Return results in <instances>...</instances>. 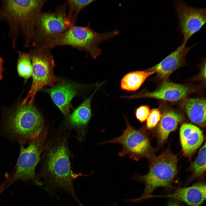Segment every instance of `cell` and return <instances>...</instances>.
<instances>
[{"label":"cell","instance_id":"obj_1","mask_svg":"<svg viewBox=\"0 0 206 206\" xmlns=\"http://www.w3.org/2000/svg\"><path fill=\"white\" fill-rule=\"evenodd\" d=\"M46 0H3L0 7V23L8 25L9 37L15 48L18 38L24 37L25 46L29 47L34 22Z\"/></svg>","mask_w":206,"mask_h":206},{"label":"cell","instance_id":"obj_2","mask_svg":"<svg viewBox=\"0 0 206 206\" xmlns=\"http://www.w3.org/2000/svg\"><path fill=\"white\" fill-rule=\"evenodd\" d=\"M42 177L47 186L53 190L68 192L80 204L74 189L68 150L64 141L56 143L49 150Z\"/></svg>","mask_w":206,"mask_h":206},{"label":"cell","instance_id":"obj_3","mask_svg":"<svg viewBox=\"0 0 206 206\" xmlns=\"http://www.w3.org/2000/svg\"><path fill=\"white\" fill-rule=\"evenodd\" d=\"M177 156L169 151H166L154 158L147 174L142 175L135 174L132 178L144 183L145 187L142 196L128 201L132 203L140 202L149 198L157 188L170 187L177 172Z\"/></svg>","mask_w":206,"mask_h":206},{"label":"cell","instance_id":"obj_4","mask_svg":"<svg viewBox=\"0 0 206 206\" xmlns=\"http://www.w3.org/2000/svg\"><path fill=\"white\" fill-rule=\"evenodd\" d=\"M118 30L100 33L86 26H71L59 37L46 46L51 49L56 46H68L84 50L94 59L100 55L102 51L99 45L118 34Z\"/></svg>","mask_w":206,"mask_h":206},{"label":"cell","instance_id":"obj_5","mask_svg":"<svg viewBox=\"0 0 206 206\" xmlns=\"http://www.w3.org/2000/svg\"><path fill=\"white\" fill-rule=\"evenodd\" d=\"M67 8L66 3L54 11L39 13L33 25L30 46L45 45L74 25Z\"/></svg>","mask_w":206,"mask_h":206},{"label":"cell","instance_id":"obj_6","mask_svg":"<svg viewBox=\"0 0 206 206\" xmlns=\"http://www.w3.org/2000/svg\"><path fill=\"white\" fill-rule=\"evenodd\" d=\"M33 47L29 53L32 66V84L21 105L26 104L28 101V104H32L36 94L44 87H53L56 83L61 81L54 74L55 64L50 49L43 46Z\"/></svg>","mask_w":206,"mask_h":206},{"label":"cell","instance_id":"obj_7","mask_svg":"<svg viewBox=\"0 0 206 206\" xmlns=\"http://www.w3.org/2000/svg\"><path fill=\"white\" fill-rule=\"evenodd\" d=\"M7 131L21 142L31 141L43 132V120L32 104L21 105L11 113L6 121Z\"/></svg>","mask_w":206,"mask_h":206},{"label":"cell","instance_id":"obj_8","mask_svg":"<svg viewBox=\"0 0 206 206\" xmlns=\"http://www.w3.org/2000/svg\"><path fill=\"white\" fill-rule=\"evenodd\" d=\"M45 132H43L38 137L31 141L28 146L24 148L21 145L19 157L15 171L11 177L8 187L18 180L31 181L40 185L36 177L35 170L40 159L45 140Z\"/></svg>","mask_w":206,"mask_h":206},{"label":"cell","instance_id":"obj_9","mask_svg":"<svg viewBox=\"0 0 206 206\" xmlns=\"http://www.w3.org/2000/svg\"><path fill=\"white\" fill-rule=\"evenodd\" d=\"M126 128L120 136L100 144L115 143L121 145L122 150L119 153L121 157L128 156L135 161L145 156L150 147L149 140L147 136L140 129L133 127L125 118Z\"/></svg>","mask_w":206,"mask_h":206},{"label":"cell","instance_id":"obj_10","mask_svg":"<svg viewBox=\"0 0 206 206\" xmlns=\"http://www.w3.org/2000/svg\"><path fill=\"white\" fill-rule=\"evenodd\" d=\"M174 4L177 15L179 29L183 36L182 43L186 45L190 38L205 24L206 9L189 6L181 0L175 1Z\"/></svg>","mask_w":206,"mask_h":206},{"label":"cell","instance_id":"obj_11","mask_svg":"<svg viewBox=\"0 0 206 206\" xmlns=\"http://www.w3.org/2000/svg\"><path fill=\"white\" fill-rule=\"evenodd\" d=\"M196 45L188 47L182 43L160 62L147 70L155 72L160 79H167L174 71L185 64L187 55Z\"/></svg>","mask_w":206,"mask_h":206},{"label":"cell","instance_id":"obj_12","mask_svg":"<svg viewBox=\"0 0 206 206\" xmlns=\"http://www.w3.org/2000/svg\"><path fill=\"white\" fill-rule=\"evenodd\" d=\"M187 86L170 82H165L155 90L151 92L139 93L129 98H148L169 102H175L185 97L190 92Z\"/></svg>","mask_w":206,"mask_h":206},{"label":"cell","instance_id":"obj_13","mask_svg":"<svg viewBox=\"0 0 206 206\" xmlns=\"http://www.w3.org/2000/svg\"><path fill=\"white\" fill-rule=\"evenodd\" d=\"M45 90L62 113L66 116L69 114L71 102L78 92L76 86L68 83H62Z\"/></svg>","mask_w":206,"mask_h":206},{"label":"cell","instance_id":"obj_14","mask_svg":"<svg viewBox=\"0 0 206 206\" xmlns=\"http://www.w3.org/2000/svg\"><path fill=\"white\" fill-rule=\"evenodd\" d=\"M180 140L184 153L190 156L202 144L204 137L197 126L189 123L182 124L180 129Z\"/></svg>","mask_w":206,"mask_h":206},{"label":"cell","instance_id":"obj_15","mask_svg":"<svg viewBox=\"0 0 206 206\" xmlns=\"http://www.w3.org/2000/svg\"><path fill=\"white\" fill-rule=\"evenodd\" d=\"M167 197L184 202L190 206H199L206 199V185L199 183L180 188Z\"/></svg>","mask_w":206,"mask_h":206},{"label":"cell","instance_id":"obj_16","mask_svg":"<svg viewBox=\"0 0 206 206\" xmlns=\"http://www.w3.org/2000/svg\"><path fill=\"white\" fill-rule=\"evenodd\" d=\"M183 106L190 120L201 127L206 124V100L202 98H190L186 99Z\"/></svg>","mask_w":206,"mask_h":206},{"label":"cell","instance_id":"obj_17","mask_svg":"<svg viewBox=\"0 0 206 206\" xmlns=\"http://www.w3.org/2000/svg\"><path fill=\"white\" fill-rule=\"evenodd\" d=\"M183 119L180 113L172 110L165 112L162 115L157 129L160 142L162 143L168 138L170 133L175 130Z\"/></svg>","mask_w":206,"mask_h":206},{"label":"cell","instance_id":"obj_18","mask_svg":"<svg viewBox=\"0 0 206 206\" xmlns=\"http://www.w3.org/2000/svg\"><path fill=\"white\" fill-rule=\"evenodd\" d=\"M155 73L148 70L137 71L129 73L122 78L120 83L121 88L128 91H134L138 89L146 79Z\"/></svg>","mask_w":206,"mask_h":206},{"label":"cell","instance_id":"obj_19","mask_svg":"<svg viewBox=\"0 0 206 206\" xmlns=\"http://www.w3.org/2000/svg\"><path fill=\"white\" fill-rule=\"evenodd\" d=\"M100 86L73 112L70 117L71 123L74 125L80 126L88 124L91 117V104L92 98Z\"/></svg>","mask_w":206,"mask_h":206},{"label":"cell","instance_id":"obj_20","mask_svg":"<svg viewBox=\"0 0 206 206\" xmlns=\"http://www.w3.org/2000/svg\"><path fill=\"white\" fill-rule=\"evenodd\" d=\"M191 170L192 174L190 180H192L201 177L206 171V144L200 149L198 156L191 165Z\"/></svg>","mask_w":206,"mask_h":206},{"label":"cell","instance_id":"obj_21","mask_svg":"<svg viewBox=\"0 0 206 206\" xmlns=\"http://www.w3.org/2000/svg\"><path fill=\"white\" fill-rule=\"evenodd\" d=\"M19 75L27 79L32 75V66L29 53L19 52L17 63Z\"/></svg>","mask_w":206,"mask_h":206},{"label":"cell","instance_id":"obj_22","mask_svg":"<svg viewBox=\"0 0 206 206\" xmlns=\"http://www.w3.org/2000/svg\"><path fill=\"white\" fill-rule=\"evenodd\" d=\"M94 0H70L66 2L68 16L74 24L78 16L86 7L94 1Z\"/></svg>","mask_w":206,"mask_h":206},{"label":"cell","instance_id":"obj_23","mask_svg":"<svg viewBox=\"0 0 206 206\" xmlns=\"http://www.w3.org/2000/svg\"><path fill=\"white\" fill-rule=\"evenodd\" d=\"M162 115L160 110L157 108L152 109L148 117L146 122V127L149 129L154 128L159 123Z\"/></svg>","mask_w":206,"mask_h":206},{"label":"cell","instance_id":"obj_24","mask_svg":"<svg viewBox=\"0 0 206 206\" xmlns=\"http://www.w3.org/2000/svg\"><path fill=\"white\" fill-rule=\"evenodd\" d=\"M150 112V109L148 106H141L136 109V117L139 121L143 122L147 120Z\"/></svg>","mask_w":206,"mask_h":206},{"label":"cell","instance_id":"obj_25","mask_svg":"<svg viewBox=\"0 0 206 206\" xmlns=\"http://www.w3.org/2000/svg\"><path fill=\"white\" fill-rule=\"evenodd\" d=\"M10 178L9 177L6 179L0 185V195L1 193L6 189L7 185L10 182Z\"/></svg>","mask_w":206,"mask_h":206},{"label":"cell","instance_id":"obj_26","mask_svg":"<svg viewBox=\"0 0 206 206\" xmlns=\"http://www.w3.org/2000/svg\"><path fill=\"white\" fill-rule=\"evenodd\" d=\"M3 59L0 57V80L2 79L3 77Z\"/></svg>","mask_w":206,"mask_h":206},{"label":"cell","instance_id":"obj_27","mask_svg":"<svg viewBox=\"0 0 206 206\" xmlns=\"http://www.w3.org/2000/svg\"><path fill=\"white\" fill-rule=\"evenodd\" d=\"M168 206H180L178 204L176 203H172L168 205Z\"/></svg>","mask_w":206,"mask_h":206},{"label":"cell","instance_id":"obj_28","mask_svg":"<svg viewBox=\"0 0 206 206\" xmlns=\"http://www.w3.org/2000/svg\"><path fill=\"white\" fill-rule=\"evenodd\" d=\"M116 203H115L113 204L112 206H116Z\"/></svg>","mask_w":206,"mask_h":206}]
</instances>
